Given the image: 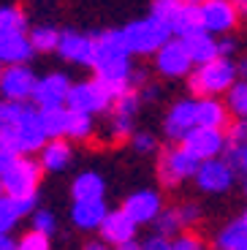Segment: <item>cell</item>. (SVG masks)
Listing matches in <instances>:
<instances>
[{
	"label": "cell",
	"instance_id": "1",
	"mask_svg": "<svg viewBox=\"0 0 247 250\" xmlns=\"http://www.w3.org/2000/svg\"><path fill=\"white\" fill-rule=\"evenodd\" d=\"M95 76L103 82H130V49L123 30H103L95 36Z\"/></svg>",
	"mask_w": 247,
	"mask_h": 250
},
{
	"label": "cell",
	"instance_id": "2",
	"mask_svg": "<svg viewBox=\"0 0 247 250\" xmlns=\"http://www.w3.org/2000/svg\"><path fill=\"white\" fill-rule=\"evenodd\" d=\"M46 142H49V136H46V131H43L41 109L30 106V104L25 106L22 117H19L11 128H3V131H0V147L17 152V155L41 152Z\"/></svg>",
	"mask_w": 247,
	"mask_h": 250
},
{
	"label": "cell",
	"instance_id": "3",
	"mask_svg": "<svg viewBox=\"0 0 247 250\" xmlns=\"http://www.w3.org/2000/svg\"><path fill=\"white\" fill-rule=\"evenodd\" d=\"M239 79L236 62L231 57H215V60L196 65L187 76V87L196 98H217V95L228 93Z\"/></svg>",
	"mask_w": 247,
	"mask_h": 250
},
{
	"label": "cell",
	"instance_id": "4",
	"mask_svg": "<svg viewBox=\"0 0 247 250\" xmlns=\"http://www.w3.org/2000/svg\"><path fill=\"white\" fill-rule=\"evenodd\" d=\"M123 36H125V44H128L130 55H158L163 44L171 41V27L163 25L161 19L147 17V19H136L130 25L123 27Z\"/></svg>",
	"mask_w": 247,
	"mask_h": 250
},
{
	"label": "cell",
	"instance_id": "5",
	"mask_svg": "<svg viewBox=\"0 0 247 250\" xmlns=\"http://www.w3.org/2000/svg\"><path fill=\"white\" fill-rule=\"evenodd\" d=\"M41 174V161H33L30 155H17V161L3 171V193L14 196V199H30L38 190Z\"/></svg>",
	"mask_w": 247,
	"mask_h": 250
},
{
	"label": "cell",
	"instance_id": "6",
	"mask_svg": "<svg viewBox=\"0 0 247 250\" xmlns=\"http://www.w3.org/2000/svg\"><path fill=\"white\" fill-rule=\"evenodd\" d=\"M65 106L71 112L98 114V112H111L114 98H111V90L95 76V79H87V82H76L68 93V104Z\"/></svg>",
	"mask_w": 247,
	"mask_h": 250
},
{
	"label": "cell",
	"instance_id": "7",
	"mask_svg": "<svg viewBox=\"0 0 247 250\" xmlns=\"http://www.w3.org/2000/svg\"><path fill=\"white\" fill-rule=\"evenodd\" d=\"M198 166H201V161H196L182 144L166 147V150H161V155H158V180L166 188H177L182 180L196 177Z\"/></svg>",
	"mask_w": 247,
	"mask_h": 250
},
{
	"label": "cell",
	"instance_id": "8",
	"mask_svg": "<svg viewBox=\"0 0 247 250\" xmlns=\"http://www.w3.org/2000/svg\"><path fill=\"white\" fill-rule=\"evenodd\" d=\"M179 144H182L196 161L204 163V161H212V158H220L223 152L228 150V136H226V131H220V128L196 125Z\"/></svg>",
	"mask_w": 247,
	"mask_h": 250
},
{
	"label": "cell",
	"instance_id": "9",
	"mask_svg": "<svg viewBox=\"0 0 247 250\" xmlns=\"http://www.w3.org/2000/svg\"><path fill=\"white\" fill-rule=\"evenodd\" d=\"M36 74L30 65H6L3 76H0V98L17 101V104H27L36 95Z\"/></svg>",
	"mask_w": 247,
	"mask_h": 250
},
{
	"label": "cell",
	"instance_id": "10",
	"mask_svg": "<svg viewBox=\"0 0 247 250\" xmlns=\"http://www.w3.org/2000/svg\"><path fill=\"white\" fill-rule=\"evenodd\" d=\"M155 68L158 74L168 76V79H182V76H190V71L196 68L190 60V52H187L185 41L182 38H171L168 44H163L155 55Z\"/></svg>",
	"mask_w": 247,
	"mask_h": 250
},
{
	"label": "cell",
	"instance_id": "11",
	"mask_svg": "<svg viewBox=\"0 0 247 250\" xmlns=\"http://www.w3.org/2000/svg\"><path fill=\"white\" fill-rule=\"evenodd\" d=\"M234 171L236 166L226 158H212L204 161L196 171V185L204 190V193H226L231 185H234Z\"/></svg>",
	"mask_w": 247,
	"mask_h": 250
},
{
	"label": "cell",
	"instance_id": "12",
	"mask_svg": "<svg viewBox=\"0 0 247 250\" xmlns=\"http://www.w3.org/2000/svg\"><path fill=\"white\" fill-rule=\"evenodd\" d=\"M204 30L212 36H226L239 25V6L234 0H209L201 6Z\"/></svg>",
	"mask_w": 247,
	"mask_h": 250
},
{
	"label": "cell",
	"instance_id": "13",
	"mask_svg": "<svg viewBox=\"0 0 247 250\" xmlns=\"http://www.w3.org/2000/svg\"><path fill=\"white\" fill-rule=\"evenodd\" d=\"M74 87V82L65 74L55 71V74H46L43 79H38L36 84V95H33V104L38 109H57L68 104V93Z\"/></svg>",
	"mask_w": 247,
	"mask_h": 250
},
{
	"label": "cell",
	"instance_id": "14",
	"mask_svg": "<svg viewBox=\"0 0 247 250\" xmlns=\"http://www.w3.org/2000/svg\"><path fill=\"white\" fill-rule=\"evenodd\" d=\"M57 55H60L62 60H68V62L93 68L95 65V36H84V33H76V30L60 33Z\"/></svg>",
	"mask_w": 247,
	"mask_h": 250
},
{
	"label": "cell",
	"instance_id": "15",
	"mask_svg": "<svg viewBox=\"0 0 247 250\" xmlns=\"http://www.w3.org/2000/svg\"><path fill=\"white\" fill-rule=\"evenodd\" d=\"M198 125V117H196V98H182L177 101L171 109H168L166 120H163V131L171 142H182L187 133Z\"/></svg>",
	"mask_w": 247,
	"mask_h": 250
},
{
	"label": "cell",
	"instance_id": "16",
	"mask_svg": "<svg viewBox=\"0 0 247 250\" xmlns=\"http://www.w3.org/2000/svg\"><path fill=\"white\" fill-rule=\"evenodd\" d=\"M123 209L136 220L139 226H144V223H155L158 215H161L166 207H163V199H161L158 190H136V193H130L128 199H125Z\"/></svg>",
	"mask_w": 247,
	"mask_h": 250
},
{
	"label": "cell",
	"instance_id": "17",
	"mask_svg": "<svg viewBox=\"0 0 247 250\" xmlns=\"http://www.w3.org/2000/svg\"><path fill=\"white\" fill-rule=\"evenodd\" d=\"M136 229H139V223L130 218L128 212H125L123 207H120L117 212L106 215V220L101 223L98 234H101V239H106L109 245H114V248H117V245H123V242L136 239Z\"/></svg>",
	"mask_w": 247,
	"mask_h": 250
},
{
	"label": "cell",
	"instance_id": "18",
	"mask_svg": "<svg viewBox=\"0 0 247 250\" xmlns=\"http://www.w3.org/2000/svg\"><path fill=\"white\" fill-rule=\"evenodd\" d=\"M33 44L27 33H0V62L3 65H25L33 57Z\"/></svg>",
	"mask_w": 247,
	"mask_h": 250
},
{
	"label": "cell",
	"instance_id": "19",
	"mask_svg": "<svg viewBox=\"0 0 247 250\" xmlns=\"http://www.w3.org/2000/svg\"><path fill=\"white\" fill-rule=\"evenodd\" d=\"M109 215V207L103 199H84V201H74L71 207V220L74 226H79L82 231H98L101 223Z\"/></svg>",
	"mask_w": 247,
	"mask_h": 250
},
{
	"label": "cell",
	"instance_id": "20",
	"mask_svg": "<svg viewBox=\"0 0 247 250\" xmlns=\"http://www.w3.org/2000/svg\"><path fill=\"white\" fill-rule=\"evenodd\" d=\"M196 117L204 128H220L226 131L231 125V109L220 98H196Z\"/></svg>",
	"mask_w": 247,
	"mask_h": 250
},
{
	"label": "cell",
	"instance_id": "21",
	"mask_svg": "<svg viewBox=\"0 0 247 250\" xmlns=\"http://www.w3.org/2000/svg\"><path fill=\"white\" fill-rule=\"evenodd\" d=\"M36 199L38 196H30V199H14L6 193L0 196V234H8L19 223V218L36 212Z\"/></svg>",
	"mask_w": 247,
	"mask_h": 250
},
{
	"label": "cell",
	"instance_id": "22",
	"mask_svg": "<svg viewBox=\"0 0 247 250\" xmlns=\"http://www.w3.org/2000/svg\"><path fill=\"white\" fill-rule=\"evenodd\" d=\"M182 41H185L187 52H190L193 65H204V62L220 57V44H217V38L212 36V33H206V30L193 33V36L182 38Z\"/></svg>",
	"mask_w": 247,
	"mask_h": 250
},
{
	"label": "cell",
	"instance_id": "23",
	"mask_svg": "<svg viewBox=\"0 0 247 250\" xmlns=\"http://www.w3.org/2000/svg\"><path fill=\"white\" fill-rule=\"evenodd\" d=\"M71 158H74V150H71V144L65 139H49L43 144L38 161H41L43 171H62L71 163Z\"/></svg>",
	"mask_w": 247,
	"mask_h": 250
},
{
	"label": "cell",
	"instance_id": "24",
	"mask_svg": "<svg viewBox=\"0 0 247 250\" xmlns=\"http://www.w3.org/2000/svg\"><path fill=\"white\" fill-rule=\"evenodd\" d=\"M106 193V182L101 174L95 171H82V174L74 177L71 182V196L74 201H84V199H103Z\"/></svg>",
	"mask_w": 247,
	"mask_h": 250
},
{
	"label": "cell",
	"instance_id": "25",
	"mask_svg": "<svg viewBox=\"0 0 247 250\" xmlns=\"http://www.w3.org/2000/svg\"><path fill=\"white\" fill-rule=\"evenodd\" d=\"M204 30V19H201V6H196V3H187L182 6V11L177 14V19H174L171 25V33L177 38H187L193 36V33H201Z\"/></svg>",
	"mask_w": 247,
	"mask_h": 250
},
{
	"label": "cell",
	"instance_id": "26",
	"mask_svg": "<svg viewBox=\"0 0 247 250\" xmlns=\"http://www.w3.org/2000/svg\"><path fill=\"white\" fill-rule=\"evenodd\" d=\"M217 250H247V226L242 220L223 226L217 234Z\"/></svg>",
	"mask_w": 247,
	"mask_h": 250
},
{
	"label": "cell",
	"instance_id": "27",
	"mask_svg": "<svg viewBox=\"0 0 247 250\" xmlns=\"http://www.w3.org/2000/svg\"><path fill=\"white\" fill-rule=\"evenodd\" d=\"M68 106H57V109H41V123L43 131L49 139H65V128H68Z\"/></svg>",
	"mask_w": 247,
	"mask_h": 250
},
{
	"label": "cell",
	"instance_id": "28",
	"mask_svg": "<svg viewBox=\"0 0 247 250\" xmlns=\"http://www.w3.org/2000/svg\"><path fill=\"white\" fill-rule=\"evenodd\" d=\"M71 112V109H68ZM95 133V123L93 114H82V112H71L68 114V128H65V139L74 142H90Z\"/></svg>",
	"mask_w": 247,
	"mask_h": 250
},
{
	"label": "cell",
	"instance_id": "29",
	"mask_svg": "<svg viewBox=\"0 0 247 250\" xmlns=\"http://www.w3.org/2000/svg\"><path fill=\"white\" fill-rule=\"evenodd\" d=\"M27 36H30L33 49L41 52V55H46V52H57V46H60V30H55V27H49V25L33 27Z\"/></svg>",
	"mask_w": 247,
	"mask_h": 250
},
{
	"label": "cell",
	"instance_id": "30",
	"mask_svg": "<svg viewBox=\"0 0 247 250\" xmlns=\"http://www.w3.org/2000/svg\"><path fill=\"white\" fill-rule=\"evenodd\" d=\"M155 231L163 234V237H174V234L187 231L185 220H182V215H179V207H166V209L158 215V220H155Z\"/></svg>",
	"mask_w": 247,
	"mask_h": 250
},
{
	"label": "cell",
	"instance_id": "31",
	"mask_svg": "<svg viewBox=\"0 0 247 250\" xmlns=\"http://www.w3.org/2000/svg\"><path fill=\"white\" fill-rule=\"evenodd\" d=\"M27 17L19 6H3L0 8V33H25Z\"/></svg>",
	"mask_w": 247,
	"mask_h": 250
},
{
	"label": "cell",
	"instance_id": "32",
	"mask_svg": "<svg viewBox=\"0 0 247 250\" xmlns=\"http://www.w3.org/2000/svg\"><path fill=\"white\" fill-rule=\"evenodd\" d=\"M226 104L236 120H247V79H236V84L226 93Z\"/></svg>",
	"mask_w": 247,
	"mask_h": 250
},
{
	"label": "cell",
	"instance_id": "33",
	"mask_svg": "<svg viewBox=\"0 0 247 250\" xmlns=\"http://www.w3.org/2000/svg\"><path fill=\"white\" fill-rule=\"evenodd\" d=\"M182 6H185V0H152V11H149V17L161 19L163 25L171 27L174 19H177V14L182 11Z\"/></svg>",
	"mask_w": 247,
	"mask_h": 250
},
{
	"label": "cell",
	"instance_id": "34",
	"mask_svg": "<svg viewBox=\"0 0 247 250\" xmlns=\"http://www.w3.org/2000/svg\"><path fill=\"white\" fill-rule=\"evenodd\" d=\"M133 133H136L133 117H123V114H111L109 117V142H130Z\"/></svg>",
	"mask_w": 247,
	"mask_h": 250
},
{
	"label": "cell",
	"instance_id": "35",
	"mask_svg": "<svg viewBox=\"0 0 247 250\" xmlns=\"http://www.w3.org/2000/svg\"><path fill=\"white\" fill-rule=\"evenodd\" d=\"M226 136H228V158L226 161H234V155L247 144V120H236L226 128Z\"/></svg>",
	"mask_w": 247,
	"mask_h": 250
},
{
	"label": "cell",
	"instance_id": "36",
	"mask_svg": "<svg viewBox=\"0 0 247 250\" xmlns=\"http://www.w3.org/2000/svg\"><path fill=\"white\" fill-rule=\"evenodd\" d=\"M30 229H33V231H38V234L52 237V234H55V229H57V218L49 212V209H36V212H33V218H30Z\"/></svg>",
	"mask_w": 247,
	"mask_h": 250
},
{
	"label": "cell",
	"instance_id": "37",
	"mask_svg": "<svg viewBox=\"0 0 247 250\" xmlns=\"http://www.w3.org/2000/svg\"><path fill=\"white\" fill-rule=\"evenodd\" d=\"M17 250H52V242H49L46 234H38V231H33V229H30L27 234L19 237Z\"/></svg>",
	"mask_w": 247,
	"mask_h": 250
},
{
	"label": "cell",
	"instance_id": "38",
	"mask_svg": "<svg viewBox=\"0 0 247 250\" xmlns=\"http://www.w3.org/2000/svg\"><path fill=\"white\" fill-rule=\"evenodd\" d=\"M130 147H133L136 152H142V155H147V152L158 150V139H155V133H149V131H136L133 136H130Z\"/></svg>",
	"mask_w": 247,
	"mask_h": 250
},
{
	"label": "cell",
	"instance_id": "39",
	"mask_svg": "<svg viewBox=\"0 0 247 250\" xmlns=\"http://www.w3.org/2000/svg\"><path fill=\"white\" fill-rule=\"evenodd\" d=\"M174 250H206V242L193 231H182L174 239Z\"/></svg>",
	"mask_w": 247,
	"mask_h": 250
},
{
	"label": "cell",
	"instance_id": "40",
	"mask_svg": "<svg viewBox=\"0 0 247 250\" xmlns=\"http://www.w3.org/2000/svg\"><path fill=\"white\" fill-rule=\"evenodd\" d=\"M179 215H182V220H185V229L190 231L193 226L198 223V218H201V209H198V204L187 201V204H179Z\"/></svg>",
	"mask_w": 247,
	"mask_h": 250
},
{
	"label": "cell",
	"instance_id": "41",
	"mask_svg": "<svg viewBox=\"0 0 247 250\" xmlns=\"http://www.w3.org/2000/svg\"><path fill=\"white\" fill-rule=\"evenodd\" d=\"M142 250H174V242L168 237H163V234L155 231L149 239H144V242H142Z\"/></svg>",
	"mask_w": 247,
	"mask_h": 250
},
{
	"label": "cell",
	"instance_id": "42",
	"mask_svg": "<svg viewBox=\"0 0 247 250\" xmlns=\"http://www.w3.org/2000/svg\"><path fill=\"white\" fill-rule=\"evenodd\" d=\"M231 163H234V166H236L239 171H245V174H247V144L242 147L239 152H236V155H234V161H231Z\"/></svg>",
	"mask_w": 247,
	"mask_h": 250
},
{
	"label": "cell",
	"instance_id": "43",
	"mask_svg": "<svg viewBox=\"0 0 247 250\" xmlns=\"http://www.w3.org/2000/svg\"><path fill=\"white\" fill-rule=\"evenodd\" d=\"M217 44H220V57H228L231 52L236 49V41H234V38H217Z\"/></svg>",
	"mask_w": 247,
	"mask_h": 250
},
{
	"label": "cell",
	"instance_id": "44",
	"mask_svg": "<svg viewBox=\"0 0 247 250\" xmlns=\"http://www.w3.org/2000/svg\"><path fill=\"white\" fill-rule=\"evenodd\" d=\"M84 250H114V245H109L106 239H93L84 245Z\"/></svg>",
	"mask_w": 247,
	"mask_h": 250
},
{
	"label": "cell",
	"instance_id": "45",
	"mask_svg": "<svg viewBox=\"0 0 247 250\" xmlns=\"http://www.w3.org/2000/svg\"><path fill=\"white\" fill-rule=\"evenodd\" d=\"M0 250H17V242H11L8 234H0Z\"/></svg>",
	"mask_w": 247,
	"mask_h": 250
},
{
	"label": "cell",
	"instance_id": "46",
	"mask_svg": "<svg viewBox=\"0 0 247 250\" xmlns=\"http://www.w3.org/2000/svg\"><path fill=\"white\" fill-rule=\"evenodd\" d=\"M114 250H142V242H136V239H130V242H123V245H117Z\"/></svg>",
	"mask_w": 247,
	"mask_h": 250
},
{
	"label": "cell",
	"instance_id": "47",
	"mask_svg": "<svg viewBox=\"0 0 247 250\" xmlns=\"http://www.w3.org/2000/svg\"><path fill=\"white\" fill-rule=\"evenodd\" d=\"M236 71H239V79H247V60L236 62Z\"/></svg>",
	"mask_w": 247,
	"mask_h": 250
},
{
	"label": "cell",
	"instance_id": "48",
	"mask_svg": "<svg viewBox=\"0 0 247 250\" xmlns=\"http://www.w3.org/2000/svg\"><path fill=\"white\" fill-rule=\"evenodd\" d=\"M234 3H236L239 8H247V0H234Z\"/></svg>",
	"mask_w": 247,
	"mask_h": 250
},
{
	"label": "cell",
	"instance_id": "49",
	"mask_svg": "<svg viewBox=\"0 0 247 250\" xmlns=\"http://www.w3.org/2000/svg\"><path fill=\"white\" fill-rule=\"evenodd\" d=\"M187 3H196V6H204V3H209V0H187Z\"/></svg>",
	"mask_w": 247,
	"mask_h": 250
},
{
	"label": "cell",
	"instance_id": "50",
	"mask_svg": "<svg viewBox=\"0 0 247 250\" xmlns=\"http://www.w3.org/2000/svg\"><path fill=\"white\" fill-rule=\"evenodd\" d=\"M239 220H242V223H245V226H247V209H245V215H242V218H239Z\"/></svg>",
	"mask_w": 247,
	"mask_h": 250
},
{
	"label": "cell",
	"instance_id": "51",
	"mask_svg": "<svg viewBox=\"0 0 247 250\" xmlns=\"http://www.w3.org/2000/svg\"><path fill=\"white\" fill-rule=\"evenodd\" d=\"M3 71H6V65H3V62H0V76H3Z\"/></svg>",
	"mask_w": 247,
	"mask_h": 250
},
{
	"label": "cell",
	"instance_id": "52",
	"mask_svg": "<svg viewBox=\"0 0 247 250\" xmlns=\"http://www.w3.org/2000/svg\"><path fill=\"white\" fill-rule=\"evenodd\" d=\"M245 193H247V180H245Z\"/></svg>",
	"mask_w": 247,
	"mask_h": 250
}]
</instances>
